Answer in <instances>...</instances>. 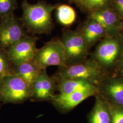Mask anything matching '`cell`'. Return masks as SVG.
Instances as JSON below:
<instances>
[{
  "mask_svg": "<svg viewBox=\"0 0 123 123\" xmlns=\"http://www.w3.org/2000/svg\"><path fill=\"white\" fill-rule=\"evenodd\" d=\"M116 12L123 20V0H114Z\"/></svg>",
  "mask_w": 123,
  "mask_h": 123,
  "instance_id": "obj_22",
  "label": "cell"
},
{
  "mask_svg": "<svg viewBox=\"0 0 123 123\" xmlns=\"http://www.w3.org/2000/svg\"><path fill=\"white\" fill-rule=\"evenodd\" d=\"M34 60L42 69L51 66L66 67L65 49L61 40H52L38 49Z\"/></svg>",
  "mask_w": 123,
  "mask_h": 123,
  "instance_id": "obj_5",
  "label": "cell"
},
{
  "mask_svg": "<svg viewBox=\"0 0 123 123\" xmlns=\"http://www.w3.org/2000/svg\"><path fill=\"white\" fill-rule=\"evenodd\" d=\"M121 31H122L123 34V21L121 23Z\"/></svg>",
  "mask_w": 123,
  "mask_h": 123,
  "instance_id": "obj_25",
  "label": "cell"
},
{
  "mask_svg": "<svg viewBox=\"0 0 123 123\" xmlns=\"http://www.w3.org/2000/svg\"><path fill=\"white\" fill-rule=\"evenodd\" d=\"M56 89L61 94H68L79 91H92L98 93L97 87L84 79H63L57 80Z\"/></svg>",
  "mask_w": 123,
  "mask_h": 123,
  "instance_id": "obj_13",
  "label": "cell"
},
{
  "mask_svg": "<svg viewBox=\"0 0 123 123\" xmlns=\"http://www.w3.org/2000/svg\"><path fill=\"white\" fill-rule=\"evenodd\" d=\"M56 82L54 77L49 76L46 69H43L32 86V98L37 100L51 101L57 88Z\"/></svg>",
  "mask_w": 123,
  "mask_h": 123,
  "instance_id": "obj_11",
  "label": "cell"
},
{
  "mask_svg": "<svg viewBox=\"0 0 123 123\" xmlns=\"http://www.w3.org/2000/svg\"><path fill=\"white\" fill-rule=\"evenodd\" d=\"M60 40L65 49L67 66L87 59L88 48L81 31H64Z\"/></svg>",
  "mask_w": 123,
  "mask_h": 123,
  "instance_id": "obj_6",
  "label": "cell"
},
{
  "mask_svg": "<svg viewBox=\"0 0 123 123\" xmlns=\"http://www.w3.org/2000/svg\"><path fill=\"white\" fill-rule=\"evenodd\" d=\"M57 6L43 1L32 4L24 0L22 2V17L20 20L26 30L33 35L50 33L53 27L52 15Z\"/></svg>",
  "mask_w": 123,
  "mask_h": 123,
  "instance_id": "obj_1",
  "label": "cell"
},
{
  "mask_svg": "<svg viewBox=\"0 0 123 123\" xmlns=\"http://www.w3.org/2000/svg\"><path fill=\"white\" fill-rule=\"evenodd\" d=\"M114 0H84L79 5L83 9L89 12L108 7Z\"/></svg>",
  "mask_w": 123,
  "mask_h": 123,
  "instance_id": "obj_19",
  "label": "cell"
},
{
  "mask_svg": "<svg viewBox=\"0 0 123 123\" xmlns=\"http://www.w3.org/2000/svg\"><path fill=\"white\" fill-rule=\"evenodd\" d=\"M99 96L111 105L123 107V75H108L98 86Z\"/></svg>",
  "mask_w": 123,
  "mask_h": 123,
  "instance_id": "obj_8",
  "label": "cell"
},
{
  "mask_svg": "<svg viewBox=\"0 0 123 123\" xmlns=\"http://www.w3.org/2000/svg\"><path fill=\"white\" fill-rule=\"evenodd\" d=\"M97 94L92 91H79L68 94L58 93L54 95L51 101L59 110L68 112L88 97L95 96Z\"/></svg>",
  "mask_w": 123,
  "mask_h": 123,
  "instance_id": "obj_12",
  "label": "cell"
},
{
  "mask_svg": "<svg viewBox=\"0 0 123 123\" xmlns=\"http://www.w3.org/2000/svg\"><path fill=\"white\" fill-rule=\"evenodd\" d=\"M56 10L57 21L62 25L69 26L74 22L76 13L74 9L70 6L58 5Z\"/></svg>",
  "mask_w": 123,
  "mask_h": 123,
  "instance_id": "obj_17",
  "label": "cell"
},
{
  "mask_svg": "<svg viewBox=\"0 0 123 123\" xmlns=\"http://www.w3.org/2000/svg\"><path fill=\"white\" fill-rule=\"evenodd\" d=\"M111 106L112 110L111 123H123V107L113 105Z\"/></svg>",
  "mask_w": 123,
  "mask_h": 123,
  "instance_id": "obj_21",
  "label": "cell"
},
{
  "mask_svg": "<svg viewBox=\"0 0 123 123\" xmlns=\"http://www.w3.org/2000/svg\"><path fill=\"white\" fill-rule=\"evenodd\" d=\"M89 117V123H111L112 110L110 104L98 94Z\"/></svg>",
  "mask_w": 123,
  "mask_h": 123,
  "instance_id": "obj_14",
  "label": "cell"
},
{
  "mask_svg": "<svg viewBox=\"0 0 123 123\" xmlns=\"http://www.w3.org/2000/svg\"><path fill=\"white\" fill-rule=\"evenodd\" d=\"M115 68H116L119 74L123 75V50Z\"/></svg>",
  "mask_w": 123,
  "mask_h": 123,
  "instance_id": "obj_23",
  "label": "cell"
},
{
  "mask_svg": "<svg viewBox=\"0 0 123 123\" xmlns=\"http://www.w3.org/2000/svg\"><path fill=\"white\" fill-rule=\"evenodd\" d=\"M71 1L74 2L75 3H77L78 4H80L84 0H69Z\"/></svg>",
  "mask_w": 123,
  "mask_h": 123,
  "instance_id": "obj_24",
  "label": "cell"
},
{
  "mask_svg": "<svg viewBox=\"0 0 123 123\" xmlns=\"http://www.w3.org/2000/svg\"><path fill=\"white\" fill-rule=\"evenodd\" d=\"M36 37L27 35L6 50L9 60L13 65H18L34 59L38 49Z\"/></svg>",
  "mask_w": 123,
  "mask_h": 123,
  "instance_id": "obj_9",
  "label": "cell"
},
{
  "mask_svg": "<svg viewBox=\"0 0 123 123\" xmlns=\"http://www.w3.org/2000/svg\"><path fill=\"white\" fill-rule=\"evenodd\" d=\"M27 35L21 20L14 13L0 18V48L7 50Z\"/></svg>",
  "mask_w": 123,
  "mask_h": 123,
  "instance_id": "obj_7",
  "label": "cell"
},
{
  "mask_svg": "<svg viewBox=\"0 0 123 123\" xmlns=\"http://www.w3.org/2000/svg\"><path fill=\"white\" fill-rule=\"evenodd\" d=\"M123 50V39L119 34L106 36L97 46L92 59L109 72L116 67Z\"/></svg>",
  "mask_w": 123,
  "mask_h": 123,
  "instance_id": "obj_3",
  "label": "cell"
},
{
  "mask_svg": "<svg viewBox=\"0 0 123 123\" xmlns=\"http://www.w3.org/2000/svg\"><path fill=\"white\" fill-rule=\"evenodd\" d=\"M17 7V0H0V18L14 13Z\"/></svg>",
  "mask_w": 123,
  "mask_h": 123,
  "instance_id": "obj_20",
  "label": "cell"
},
{
  "mask_svg": "<svg viewBox=\"0 0 123 123\" xmlns=\"http://www.w3.org/2000/svg\"><path fill=\"white\" fill-rule=\"evenodd\" d=\"M88 49L107 35L101 25L95 21L88 19L81 31Z\"/></svg>",
  "mask_w": 123,
  "mask_h": 123,
  "instance_id": "obj_16",
  "label": "cell"
},
{
  "mask_svg": "<svg viewBox=\"0 0 123 123\" xmlns=\"http://www.w3.org/2000/svg\"><path fill=\"white\" fill-rule=\"evenodd\" d=\"M6 50L0 48V82L6 77L13 74L12 67Z\"/></svg>",
  "mask_w": 123,
  "mask_h": 123,
  "instance_id": "obj_18",
  "label": "cell"
},
{
  "mask_svg": "<svg viewBox=\"0 0 123 123\" xmlns=\"http://www.w3.org/2000/svg\"><path fill=\"white\" fill-rule=\"evenodd\" d=\"M108 74V72L103 69L91 58L65 67L59 68V71L54 78L56 81L63 79H84L98 88Z\"/></svg>",
  "mask_w": 123,
  "mask_h": 123,
  "instance_id": "obj_2",
  "label": "cell"
},
{
  "mask_svg": "<svg viewBox=\"0 0 123 123\" xmlns=\"http://www.w3.org/2000/svg\"><path fill=\"white\" fill-rule=\"evenodd\" d=\"M14 74L18 75L31 88L42 72V69L33 60L18 65H13Z\"/></svg>",
  "mask_w": 123,
  "mask_h": 123,
  "instance_id": "obj_15",
  "label": "cell"
},
{
  "mask_svg": "<svg viewBox=\"0 0 123 123\" xmlns=\"http://www.w3.org/2000/svg\"><path fill=\"white\" fill-rule=\"evenodd\" d=\"M31 98V88L18 75H10L0 82V101L19 104Z\"/></svg>",
  "mask_w": 123,
  "mask_h": 123,
  "instance_id": "obj_4",
  "label": "cell"
},
{
  "mask_svg": "<svg viewBox=\"0 0 123 123\" xmlns=\"http://www.w3.org/2000/svg\"><path fill=\"white\" fill-rule=\"evenodd\" d=\"M89 18L98 22L105 30L107 36L119 34L121 31V19L115 11L109 7L90 12Z\"/></svg>",
  "mask_w": 123,
  "mask_h": 123,
  "instance_id": "obj_10",
  "label": "cell"
}]
</instances>
